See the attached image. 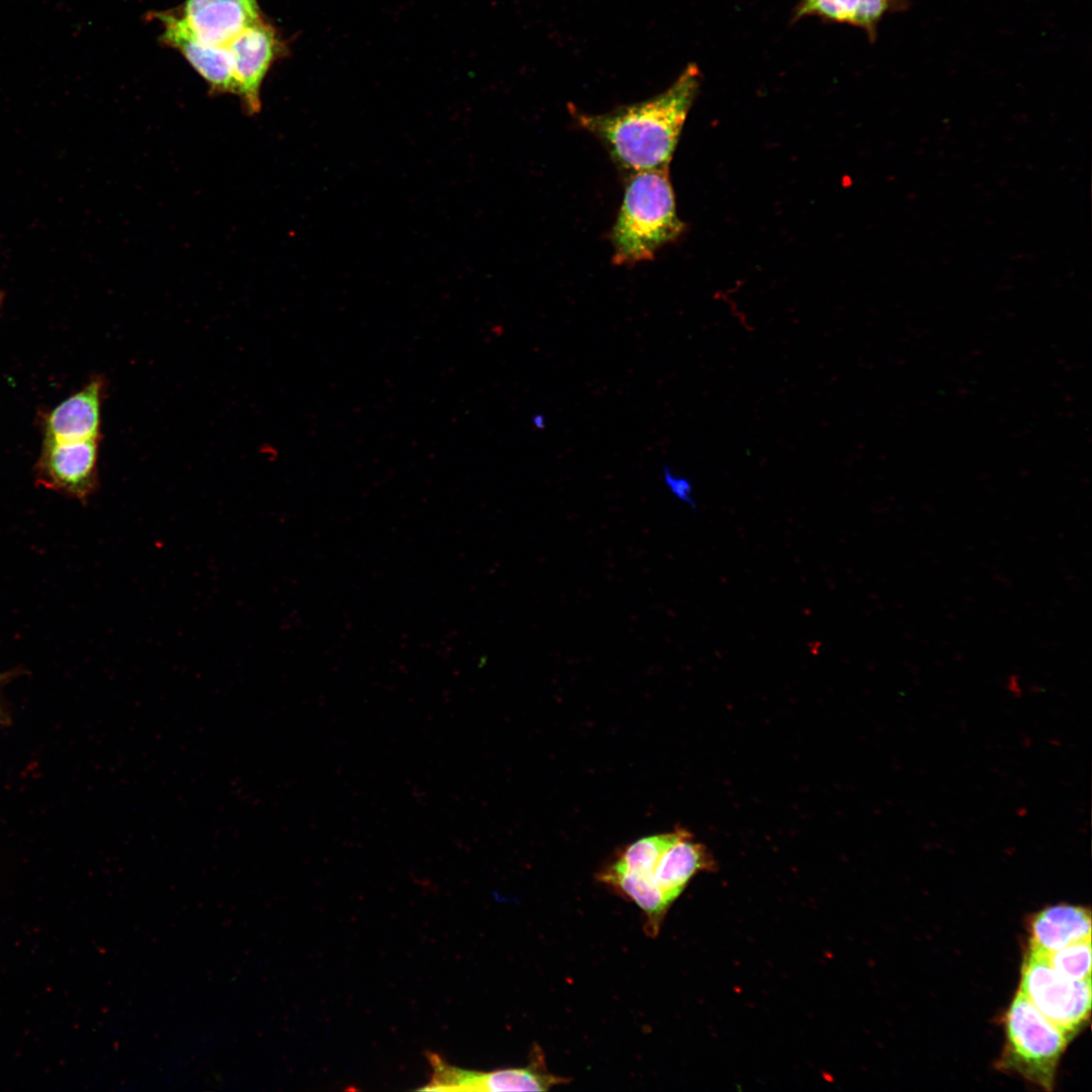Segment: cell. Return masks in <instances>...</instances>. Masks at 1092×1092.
<instances>
[{
    "label": "cell",
    "mask_w": 1092,
    "mask_h": 1092,
    "mask_svg": "<svg viewBox=\"0 0 1092 1092\" xmlns=\"http://www.w3.org/2000/svg\"><path fill=\"white\" fill-rule=\"evenodd\" d=\"M685 229L675 208L668 167L629 173L623 202L611 239L616 265H634L654 258L663 245Z\"/></svg>",
    "instance_id": "2"
},
{
    "label": "cell",
    "mask_w": 1092,
    "mask_h": 1092,
    "mask_svg": "<svg viewBox=\"0 0 1092 1092\" xmlns=\"http://www.w3.org/2000/svg\"><path fill=\"white\" fill-rule=\"evenodd\" d=\"M104 380L95 377L46 417L44 440L80 441L99 439Z\"/></svg>",
    "instance_id": "11"
},
{
    "label": "cell",
    "mask_w": 1092,
    "mask_h": 1092,
    "mask_svg": "<svg viewBox=\"0 0 1092 1092\" xmlns=\"http://www.w3.org/2000/svg\"><path fill=\"white\" fill-rule=\"evenodd\" d=\"M98 439L44 440L35 466L36 482L86 502L98 486Z\"/></svg>",
    "instance_id": "7"
},
{
    "label": "cell",
    "mask_w": 1092,
    "mask_h": 1092,
    "mask_svg": "<svg viewBox=\"0 0 1092 1092\" xmlns=\"http://www.w3.org/2000/svg\"><path fill=\"white\" fill-rule=\"evenodd\" d=\"M1005 1044L997 1067L1045 1091L1055 1085L1070 1036L1018 990L1004 1017Z\"/></svg>",
    "instance_id": "3"
},
{
    "label": "cell",
    "mask_w": 1092,
    "mask_h": 1092,
    "mask_svg": "<svg viewBox=\"0 0 1092 1092\" xmlns=\"http://www.w3.org/2000/svg\"><path fill=\"white\" fill-rule=\"evenodd\" d=\"M0 678H1V674H0Z\"/></svg>",
    "instance_id": "18"
},
{
    "label": "cell",
    "mask_w": 1092,
    "mask_h": 1092,
    "mask_svg": "<svg viewBox=\"0 0 1092 1092\" xmlns=\"http://www.w3.org/2000/svg\"><path fill=\"white\" fill-rule=\"evenodd\" d=\"M180 16L203 42L225 47L265 18L257 0H186Z\"/></svg>",
    "instance_id": "10"
},
{
    "label": "cell",
    "mask_w": 1092,
    "mask_h": 1092,
    "mask_svg": "<svg viewBox=\"0 0 1092 1092\" xmlns=\"http://www.w3.org/2000/svg\"><path fill=\"white\" fill-rule=\"evenodd\" d=\"M162 24L161 40L177 50L204 79L212 94L238 93L232 56L225 47L201 41L184 19L172 11L153 14Z\"/></svg>",
    "instance_id": "9"
},
{
    "label": "cell",
    "mask_w": 1092,
    "mask_h": 1092,
    "mask_svg": "<svg viewBox=\"0 0 1092 1092\" xmlns=\"http://www.w3.org/2000/svg\"><path fill=\"white\" fill-rule=\"evenodd\" d=\"M674 832L653 835L627 845L617 858L600 874L599 880L632 900L646 917L645 931H659L669 908L652 882L655 867L663 852L682 834Z\"/></svg>",
    "instance_id": "4"
},
{
    "label": "cell",
    "mask_w": 1092,
    "mask_h": 1092,
    "mask_svg": "<svg viewBox=\"0 0 1092 1092\" xmlns=\"http://www.w3.org/2000/svg\"><path fill=\"white\" fill-rule=\"evenodd\" d=\"M1091 939L1089 908L1074 905L1051 906L1029 921L1028 947L1048 953L1072 943Z\"/></svg>",
    "instance_id": "13"
},
{
    "label": "cell",
    "mask_w": 1092,
    "mask_h": 1092,
    "mask_svg": "<svg viewBox=\"0 0 1092 1092\" xmlns=\"http://www.w3.org/2000/svg\"><path fill=\"white\" fill-rule=\"evenodd\" d=\"M662 477L671 494L689 505L693 511L697 510V504L692 494L693 484L688 477L675 474L667 465L662 468Z\"/></svg>",
    "instance_id": "16"
},
{
    "label": "cell",
    "mask_w": 1092,
    "mask_h": 1092,
    "mask_svg": "<svg viewBox=\"0 0 1092 1092\" xmlns=\"http://www.w3.org/2000/svg\"><path fill=\"white\" fill-rule=\"evenodd\" d=\"M701 84V72L689 65L659 95L614 111L592 115L571 113L581 127L597 136L614 162L628 173L668 167Z\"/></svg>",
    "instance_id": "1"
},
{
    "label": "cell",
    "mask_w": 1092,
    "mask_h": 1092,
    "mask_svg": "<svg viewBox=\"0 0 1092 1092\" xmlns=\"http://www.w3.org/2000/svg\"><path fill=\"white\" fill-rule=\"evenodd\" d=\"M909 7L908 0H800L793 11L792 22L818 17L827 22L847 24L862 29L868 39L875 42L882 19Z\"/></svg>",
    "instance_id": "12"
},
{
    "label": "cell",
    "mask_w": 1092,
    "mask_h": 1092,
    "mask_svg": "<svg viewBox=\"0 0 1092 1092\" xmlns=\"http://www.w3.org/2000/svg\"><path fill=\"white\" fill-rule=\"evenodd\" d=\"M226 48L232 56L237 95L247 113H258L262 83L272 65L284 56V41L276 28L264 19L244 30Z\"/></svg>",
    "instance_id": "8"
},
{
    "label": "cell",
    "mask_w": 1092,
    "mask_h": 1092,
    "mask_svg": "<svg viewBox=\"0 0 1092 1092\" xmlns=\"http://www.w3.org/2000/svg\"><path fill=\"white\" fill-rule=\"evenodd\" d=\"M1042 953L1050 965L1062 976L1073 981L1091 979V939L1072 943L1057 951Z\"/></svg>",
    "instance_id": "15"
},
{
    "label": "cell",
    "mask_w": 1092,
    "mask_h": 1092,
    "mask_svg": "<svg viewBox=\"0 0 1092 1092\" xmlns=\"http://www.w3.org/2000/svg\"><path fill=\"white\" fill-rule=\"evenodd\" d=\"M2 300H3V293L0 291V304H1Z\"/></svg>",
    "instance_id": "17"
},
{
    "label": "cell",
    "mask_w": 1092,
    "mask_h": 1092,
    "mask_svg": "<svg viewBox=\"0 0 1092 1092\" xmlns=\"http://www.w3.org/2000/svg\"><path fill=\"white\" fill-rule=\"evenodd\" d=\"M712 867V858L705 847L693 841L684 830L659 858L652 882L668 906L680 895L696 873Z\"/></svg>",
    "instance_id": "14"
},
{
    "label": "cell",
    "mask_w": 1092,
    "mask_h": 1092,
    "mask_svg": "<svg viewBox=\"0 0 1092 1092\" xmlns=\"http://www.w3.org/2000/svg\"><path fill=\"white\" fill-rule=\"evenodd\" d=\"M1019 991L1070 1037L1088 1021L1091 979L1073 981L1058 973L1044 954L1028 947L1021 967Z\"/></svg>",
    "instance_id": "5"
},
{
    "label": "cell",
    "mask_w": 1092,
    "mask_h": 1092,
    "mask_svg": "<svg viewBox=\"0 0 1092 1092\" xmlns=\"http://www.w3.org/2000/svg\"><path fill=\"white\" fill-rule=\"evenodd\" d=\"M428 1059L432 1067L431 1079L421 1090L548 1091L567 1082L565 1078L549 1073L541 1058L533 1061L528 1067L490 1072L465 1070L452 1066L435 1053H429Z\"/></svg>",
    "instance_id": "6"
}]
</instances>
